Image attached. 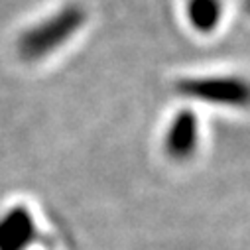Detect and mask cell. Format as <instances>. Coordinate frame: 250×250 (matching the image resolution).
<instances>
[{"instance_id": "1", "label": "cell", "mask_w": 250, "mask_h": 250, "mask_svg": "<svg viewBox=\"0 0 250 250\" xmlns=\"http://www.w3.org/2000/svg\"><path fill=\"white\" fill-rule=\"evenodd\" d=\"M177 93L217 106H230V108L250 106V81L236 75L187 77L177 83Z\"/></svg>"}, {"instance_id": "4", "label": "cell", "mask_w": 250, "mask_h": 250, "mask_svg": "<svg viewBox=\"0 0 250 250\" xmlns=\"http://www.w3.org/2000/svg\"><path fill=\"white\" fill-rule=\"evenodd\" d=\"M221 14H223L221 0H187L189 24L201 34L213 32L219 26Z\"/></svg>"}, {"instance_id": "5", "label": "cell", "mask_w": 250, "mask_h": 250, "mask_svg": "<svg viewBox=\"0 0 250 250\" xmlns=\"http://www.w3.org/2000/svg\"><path fill=\"white\" fill-rule=\"evenodd\" d=\"M244 8H246V12L250 14V0H246V2H244Z\"/></svg>"}, {"instance_id": "2", "label": "cell", "mask_w": 250, "mask_h": 250, "mask_svg": "<svg viewBox=\"0 0 250 250\" xmlns=\"http://www.w3.org/2000/svg\"><path fill=\"white\" fill-rule=\"evenodd\" d=\"M85 22V12L77 4H71L47 18L43 24L32 28L20 42V53L26 59H40L49 51L63 45Z\"/></svg>"}, {"instance_id": "3", "label": "cell", "mask_w": 250, "mask_h": 250, "mask_svg": "<svg viewBox=\"0 0 250 250\" xmlns=\"http://www.w3.org/2000/svg\"><path fill=\"white\" fill-rule=\"evenodd\" d=\"M197 144H199L197 116L191 110L183 108L169 122L166 140H164V150L171 160L183 162V160H189L197 152Z\"/></svg>"}]
</instances>
